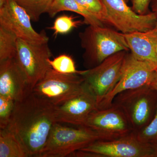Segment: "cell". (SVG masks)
Masks as SVG:
<instances>
[{"instance_id": "1", "label": "cell", "mask_w": 157, "mask_h": 157, "mask_svg": "<svg viewBox=\"0 0 157 157\" xmlns=\"http://www.w3.org/2000/svg\"><path fill=\"white\" fill-rule=\"evenodd\" d=\"M56 107L33 92L15 102L8 128L22 143L30 157H39L56 121Z\"/></svg>"}, {"instance_id": "25", "label": "cell", "mask_w": 157, "mask_h": 157, "mask_svg": "<svg viewBox=\"0 0 157 157\" xmlns=\"http://www.w3.org/2000/svg\"><path fill=\"white\" fill-rule=\"evenodd\" d=\"M151 0H132V9L137 14H145L149 12Z\"/></svg>"}, {"instance_id": "16", "label": "cell", "mask_w": 157, "mask_h": 157, "mask_svg": "<svg viewBox=\"0 0 157 157\" xmlns=\"http://www.w3.org/2000/svg\"><path fill=\"white\" fill-rule=\"evenodd\" d=\"M69 11L81 15L84 23L89 25L104 26V24L94 17L78 4L76 0H53L47 13L50 17H53L61 11Z\"/></svg>"}, {"instance_id": "4", "label": "cell", "mask_w": 157, "mask_h": 157, "mask_svg": "<svg viewBox=\"0 0 157 157\" xmlns=\"http://www.w3.org/2000/svg\"><path fill=\"white\" fill-rule=\"evenodd\" d=\"M112 104L123 111L133 131L137 133L148 124L157 107V91L148 85L124 91L116 96Z\"/></svg>"}, {"instance_id": "11", "label": "cell", "mask_w": 157, "mask_h": 157, "mask_svg": "<svg viewBox=\"0 0 157 157\" xmlns=\"http://www.w3.org/2000/svg\"><path fill=\"white\" fill-rule=\"evenodd\" d=\"M30 17L15 0H6L0 6V26L14 34L17 38L32 43L48 42L44 31L39 33L33 27Z\"/></svg>"}, {"instance_id": "31", "label": "cell", "mask_w": 157, "mask_h": 157, "mask_svg": "<svg viewBox=\"0 0 157 157\" xmlns=\"http://www.w3.org/2000/svg\"><path fill=\"white\" fill-rule=\"evenodd\" d=\"M125 1L126 2H127L128 3V2L129 1H130V0H125Z\"/></svg>"}, {"instance_id": "30", "label": "cell", "mask_w": 157, "mask_h": 157, "mask_svg": "<svg viewBox=\"0 0 157 157\" xmlns=\"http://www.w3.org/2000/svg\"><path fill=\"white\" fill-rule=\"evenodd\" d=\"M6 1V0H0V6H2Z\"/></svg>"}, {"instance_id": "23", "label": "cell", "mask_w": 157, "mask_h": 157, "mask_svg": "<svg viewBox=\"0 0 157 157\" xmlns=\"http://www.w3.org/2000/svg\"><path fill=\"white\" fill-rule=\"evenodd\" d=\"M136 133L137 138L141 142L149 144L157 142V107L154 116L150 122Z\"/></svg>"}, {"instance_id": "6", "label": "cell", "mask_w": 157, "mask_h": 157, "mask_svg": "<svg viewBox=\"0 0 157 157\" xmlns=\"http://www.w3.org/2000/svg\"><path fill=\"white\" fill-rule=\"evenodd\" d=\"M85 87L82 75L63 74L51 68L35 85L33 92L57 106L76 95Z\"/></svg>"}, {"instance_id": "27", "label": "cell", "mask_w": 157, "mask_h": 157, "mask_svg": "<svg viewBox=\"0 0 157 157\" xmlns=\"http://www.w3.org/2000/svg\"><path fill=\"white\" fill-rule=\"evenodd\" d=\"M150 6L151 11L155 13L156 17V21L154 30L157 33V0H151Z\"/></svg>"}, {"instance_id": "29", "label": "cell", "mask_w": 157, "mask_h": 157, "mask_svg": "<svg viewBox=\"0 0 157 157\" xmlns=\"http://www.w3.org/2000/svg\"><path fill=\"white\" fill-rule=\"evenodd\" d=\"M151 144L153 147L152 157H157V142Z\"/></svg>"}, {"instance_id": "20", "label": "cell", "mask_w": 157, "mask_h": 157, "mask_svg": "<svg viewBox=\"0 0 157 157\" xmlns=\"http://www.w3.org/2000/svg\"><path fill=\"white\" fill-rule=\"evenodd\" d=\"M48 63L51 67L59 73L82 75L85 71L77 70L73 58L66 54L60 55L53 59H49Z\"/></svg>"}, {"instance_id": "7", "label": "cell", "mask_w": 157, "mask_h": 157, "mask_svg": "<svg viewBox=\"0 0 157 157\" xmlns=\"http://www.w3.org/2000/svg\"><path fill=\"white\" fill-rule=\"evenodd\" d=\"M107 10V24L123 34L145 33L154 29L156 21L152 11L137 14L125 0H102Z\"/></svg>"}, {"instance_id": "12", "label": "cell", "mask_w": 157, "mask_h": 157, "mask_svg": "<svg viewBox=\"0 0 157 157\" xmlns=\"http://www.w3.org/2000/svg\"><path fill=\"white\" fill-rule=\"evenodd\" d=\"M80 150L94 153L99 157H152L151 144L141 142L132 132L111 140H98Z\"/></svg>"}, {"instance_id": "26", "label": "cell", "mask_w": 157, "mask_h": 157, "mask_svg": "<svg viewBox=\"0 0 157 157\" xmlns=\"http://www.w3.org/2000/svg\"><path fill=\"white\" fill-rule=\"evenodd\" d=\"M148 85L152 89L157 91V69L155 70Z\"/></svg>"}, {"instance_id": "19", "label": "cell", "mask_w": 157, "mask_h": 157, "mask_svg": "<svg viewBox=\"0 0 157 157\" xmlns=\"http://www.w3.org/2000/svg\"><path fill=\"white\" fill-rule=\"evenodd\" d=\"M22 7L32 21L37 22L42 14L47 13L53 0H15Z\"/></svg>"}, {"instance_id": "3", "label": "cell", "mask_w": 157, "mask_h": 157, "mask_svg": "<svg viewBox=\"0 0 157 157\" xmlns=\"http://www.w3.org/2000/svg\"><path fill=\"white\" fill-rule=\"evenodd\" d=\"M98 140H101L100 136L88 127L56 122L39 157H70Z\"/></svg>"}, {"instance_id": "8", "label": "cell", "mask_w": 157, "mask_h": 157, "mask_svg": "<svg viewBox=\"0 0 157 157\" xmlns=\"http://www.w3.org/2000/svg\"><path fill=\"white\" fill-rule=\"evenodd\" d=\"M52 56L48 42L35 44L17 38L15 59L32 90L52 68L48 63Z\"/></svg>"}, {"instance_id": "24", "label": "cell", "mask_w": 157, "mask_h": 157, "mask_svg": "<svg viewBox=\"0 0 157 157\" xmlns=\"http://www.w3.org/2000/svg\"><path fill=\"white\" fill-rule=\"evenodd\" d=\"M14 100L0 96V129L7 128L14 110Z\"/></svg>"}, {"instance_id": "14", "label": "cell", "mask_w": 157, "mask_h": 157, "mask_svg": "<svg viewBox=\"0 0 157 157\" xmlns=\"http://www.w3.org/2000/svg\"><path fill=\"white\" fill-rule=\"evenodd\" d=\"M32 91L15 58L0 62V96L17 101Z\"/></svg>"}, {"instance_id": "21", "label": "cell", "mask_w": 157, "mask_h": 157, "mask_svg": "<svg viewBox=\"0 0 157 157\" xmlns=\"http://www.w3.org/2000/svg\"><path fill=\"white\" fill-rule=\"evenodd\" d=\"M72 15H61L57 17L50 29L54 32V35L56 36L59 34H66L71 32L73 29L76 28L84 23V21L76 20Z\"/></svg>"}, {"instance_id": "15", "label": "cell", "mask_w": 157, "mask_h": 157, "mask_svg": "<svg viewBox=\"0 0 157 157\" xmlns=\"http://www.w3.org/2000/svg\"><path fill=\"white\" fill-rule=\"evenodd\" d=\"M154 30L145 33L136 32L124 34L133 56L147 62L157 69V56L154 44Z\"/></svg>"}, {"instance_id": "13", "label": "cell", "mask_w": 157, "mask_h": 157, "mask_svg": "<svg viewBox=\"0 0 157 157\" xmlns=\"http://www.w3.org/2000/svg\"><path fill=\"white\" fill-rule=\"evenodd\" d=\"M98 109L95 96L85 86L76 95L56 106V122L82 126L90 114Z\"/></svg>"}, {"instance_id": "2", "label": "cell", "mask_w": 157, "mask_h": 157, "mask_svg": "<svg viewBox=\"0 0 157 157\" xmlns=\"http://www.w3.org/2000/svg\"><path fill=\"white\" fill-rule=\"evenodd\" d=\"M84 49V65L87 69L122 51H130L124 34L104 26L89 25L78 35Z\"/></svg>"}, {"instance_id": "22", "label": "cell", "mask_w": 157, "mask_h": 157, "mask_svg": "<svg viewBox=\"0 0 157 157\" xmlns=\"http://www.w3.org/2000/svg\"><path fill=\"white\" fill-rule=\"evenodd\" d=\"M76 1L104 25L107 24V10L102 0H76Z\"/></svg>"}, {"instance_id": "28", "label": "cell", "mask_w": 157, "mask_h": 157, "mask_svg": "<svg viewBox=\"0 0 157 157\" xmlns=\"http://www.w3.org/2000/svg\"><path fill=\"white\" fill-rule=\"evenodd\" d=\"M154 36H153V41L154 44L155 50L156 54L157 56V33L155 31V30L154 29Z\"/></svg>"}, {"instance_id": "9", "label": "cell", "mask_w": 157, "mask_h": 157, "mask_svg": "<svg viewBox=\"0 0 157 157\" xmlns=\"http://www.w3.org/2000/svg\"><path fill=\"white\" fill-rule=\"evenodd\" d=\"M82 126L94 131L101 140H115L134 132L123 111L113 104L108 108L93 111Z\"/></svg>"}, {"instance_id": "17", "label": "cell", "mask_w": 157, "mask_h": 157, "mask_svg": "<svg viewBox=\"0 0 157 157\" xmlns=\"http://www.w3.org/2000/svg\"><path fill=\"white\" fill-rule=\"evenodd\" d=\"M0 157H30L18 137L8 127L0 129Z\"/></svg>"}, {"instance_id": "18", "label": "cell", "mask_w": 157, "mask_h": 157, "mask_svg": "<svg viewBox=\"0 0 157 157\" xmlns=\"http://www.w3.org/2000/svg\"><path fill=\"white\" fill-rule=\"evenodd\" d=\"M17 40L14 34L0 26V62L15 58Z\"/></svg>"}, {"instance_id": "5", "label": "cell", "mask_w": 157, "mask_h": 157, "mask_svg": "<svg viewBox=\"0 0 157 157\" xmlns=\"http://www.w3.org/2000/svg\"><path fill=\"white\" fill-rule=\"evenodd\" d=\"M128 52L114 54L94 67L85 70L81 75L86 86L95 96L98 105L119 81Z\"/></svg>"}, {"instance_id": "10", "label": "cell", "mask_w": 157, "mask_h": 157, "mask_svg": "<svg viewBox=\"0 0 157 157\" xmlns=\"http://www.w3.org/2000/svg\"><path fill=\"white\" fill-rule=\"evenodd\" d=\"M157 69L147 62L137 59L131 52H128L119 81L98 104V109H105L111 106L114 98L122 92L149 85Z\"/></svg>"}]
</instances>
